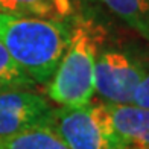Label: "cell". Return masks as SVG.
Segmentation results:
<instances>
[{"mask_svg": "<svg viewBox=\"0 0 149 149\" xmlns=\"http://www.w3.org/2000/svg\"><path fill=\"white\" fill-rule=\"evenodd\" d=\"M70 40V22L0 12V41L35 84L53 76Z\"/></svg>", "mask_w": 149, "mask_h": 149, "instance_id": "cell-1", "label": "cell"}, {"mask_svg": "<svg viewBox=\"0 0 149 149\" xmlns=\"http://www.w3.org/2000/svg\"><path fill=\"white\" fill-rule=\"evenodd\" d=\"M114 130L130 149H149V110L107 104Z\"/></svg>", "mask_w": 149, "mask_h": 149, "instance_id": "cell-6", "label": "cell"}, {"mask_svg": "<svg viewBox=\"0 0 149 149\" xmlns=\"http://www.w3.org/2000/svg\"><path fill=\"white\" fill-rule=\"evenodd\" d=\"M0 149H70L63 139L44 123L23 131L0 145Z\"/></svg>", "mask_w": 149, "mask_h": 149, "instance_id": "cell-8", "label": "cell"}, {"mask_svg": "<svg viewBox=\"0 0 149 149\" xmlns=\"http://www.w3.org/2000/svg\"><path fill=\"white\" fill-rule=\"evenodd\" d=\"M148 73L145 61L114 46H102L94 64V91L105 104L130 105L140 81Z\"/></svg>", "mask_w": 149, "mask_h": 149, "instance_id": "cell-4", "label": "cell"}, {"mask_svg": "<svg viewBox=\"0 0 149 149\" xmlns=\"http://www.w3.org/2000/svg\"><path fill=\"white\" fill-rule=\"evenodd\" d=\"M47 125L70 149H130L114 130L105 102L53 108Z\"/></svg>", "mask_w": 149, "mask_h": 149, "instance_id": "cell-3", "label": "cell"}, {"mask_svg": "<svg viewBox=\"0 0 149 149\" xmlns=\"http://www.w3.org/2000/svg\"><path fill=\"white\" fill-rule=\"evenodd\" d=\"M70 40L53 76L47 82V96L61 107L91 102L94 93V64L99 49L107 43V31L94 17L73 15Z\"/></svg>", "mask_w": 149, "mask_h": 149, "instance_id": "cell-2", "label": "cell"}, {"mask_svg": "<svg viewBox=\"0 0 149 149\" xmlns=\"http://www.w3.org/2000/svg\"><path fill=\"white\" fill-rule=\"evenodd\" d=\"M100 5L113 17L149 41V0H87Z\"/></svg>", "mask_w": 149, "mask_h": 149, "instance_id": "cell-7", "label": "cell"}, {"mask_svg": "<svg viewBox=\"0 0 149 149\" xmlns=\"http://www.w3.org/2000/svg\"><path fill=\"white\" fill-rule=\"evenodd\" d=\"M132 105L145 108V110H149V72L143 76V79L140 81L137 90H135V93H134Z\"/></svg>", "mask_w": 149, "mask_h": 149, "instance_id": "cell-11", "label": "cell"}, {"mask_svg": "<svg viewBox=\"0 0 149 149\" xmlns=\"http://www.w3.org/2000/svg\"><path fill=\"white\" fill-rule=\"evenodd\" d=\"M0 12L20 17L56 18L53 0H0Z\"/></svg>", "mask_w": 149, "mask_h": 149, "instance_id": "cell-10", "label": "cell"}, {"mask_svg": "<svg viewBox=\"0 0 149 149\" xmlns=\"http://www.w3.org/2000/svg\"><path fill=\"white\" fill-rule=\"evenodd\" d=\"M53 108L31 90L0 91V145L14 135L49 122Z\"/></svg>", "mask_w": 149, "mask_h": 149, "instance_id": "cell-5", "label": "cell"}, {"mask_svg": "<svg viewBox=\"0 0 149 149\" xmlns=\"http://www.w3.org/2000/svg\"><path fill=\"white\" fill-rule=\"evenodd\" d=\"M33 79L24 73L9 52L6 50L3 43L0 41V91L8 90H32L35 88Z\"/></svg>", "mask_w": 149, "mask_h": 149, "instance_id": "cell-9", "label": "cell"}]
</instances>
